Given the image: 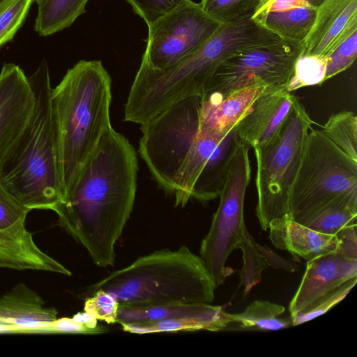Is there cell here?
<instances>
[{"label": "cell", "instance_id": "1", "mask_svg": "<svg viewBox=\"0 0 357 357\" xmlns=\"http://www.w3.org/2000/svg\"><path fill=\"white\" fill-rule=\"evenodd\" d=\"M137 171L135 148L111 127L71 190L54 209L59 225L100 267L114 264L115 244L135 203Z\"/></svg>", "mask_w": 357, "mask_h": 357}, {"label": "cell", "instance_id": "2", "mask_svg": "<svg viewBox=\"0 0 357 357\" xmlns=\"http://www.w3.org/2000/svg\"><path fill=\"white\" fill-rule=\"evenodd\" d=\"M199 104V96L183 98L141 125L140 157L176 206L209 202L223 158L220 142L230 130H201Z\"/></svg>", "mask_w": 357, "mask_h": 357}, {"label": "cell", "instance_id": "3", "mask_svg": "<svg viewBox=\"0 0 357 357\" xmlns=\"http://www.w3.org/2000/svg\"><path fill=\"white\" fill-rule=\"evenodd\" d=\"M111 86L110 75L100 61L81 60L52 89L62 200L112 127Z\"/></svg>", "mask_w": 357, "mask_h": 357}, {"label": "cell", "instance_id": "4", "mask_svg": "<svg viewBox=\"0 0 357 357\" xmlns=\"http://www.w3.org/2000/svg\"><path fill=\"white\" fill-rule=\"evenodd\" d=\"M29 80L35 96L31 119L0 165V181L23 206L52 210L62 201L50 70L43 61Z\"/></svg>", "mask_w": 357, "mask_h": 357}, {"label": "cell", "instance_id": "5", "mask_svg": "<svg viewBox=\"0 0 357 357\" xmlns=\"http://www.w3.org/2000/svg\"><path fill=\"white\" fill-rule=\"evenodd\" d=\"M216 287L200 257L186 246L139 257L89 287L112 295L119 305L146 307L211 303Z\"/></svg>", "mask_w": 357, "mask_h": 357}, {"label": "cell", "instance_id": "6", "mask_svg": "<svg viewBox=\"0 0 357 357\" xmlns=\"http://www.w3.org/2000/svg\"><path fill=\"white\" fill-rule=\"evenodd\" d=\"M354 192H357V160L312 128L289 191V213L306 225L335 199Z\"/></svg>", "mask_w": 357, "mask_h": 357}, {"label": "cell", "instance_id": "7", "mask_svg": "<svg viewBox=\"0 0 357 357\" xmlns=\"http://www.w3.org/2000/svg\"><path fill=\"white\" fill-rule=\"evenodd\" d=\"M313 123L298 102L277 136L267 145L254 149L257 166L256 215L264 231L273 220L289 213V191Z\"/></svg>", "mask_w": 357, "mask_h": 357}, {"label": "cell", "instance_id": "8", "mask_svg": "<svg viewBox=\"0 0 357 357\" xmlns=\"http://www.w3.org/2000/svg\"><path fill=\"white\" fill-rule=\"evenodd\" d=\"M250 149L248 145L238 143L219 195V206L209 231L201 243L200 258L216 287L234 273L225 264L232 251L238 248L246 227L243 206L251 176Z\"/></svg>", "mask_w": 357, "mask_h": 357}, {"label": "cell", "instance_id": "9", "mask_svg": "<svg viewBox=\"0 0 357 357\" xmlns=\"http://www.w3.org/2000/svg\"><path fill=\"white\" fill-rule=\"evenodd\" d=\"M303 47L280 38L238 50L217 68L202 95L224 97L255 86L285 89Z\"/></svg>", "mask_w": 357, "mask_h": 357}, {"label": "cell", "instance_id": "10", "mask_svg": "<svg viewBox=\"0 0 357 357\" xmlns=\"http://www.w3.org/2000/svg\"><path fill=\"white\" fill-rule=\"evenodd\" d=\"M223 24L188 0L148 26L141 63L158 70L171 66L199 50Z\"/></svg>", "mask_w": 357, "mask_h": 357}, {"label": "cell", "instance_id": "11", "mask_svg": "<svg viewBox=\"0 0 357 357\" xmlns=\"http://www.w3.org/2000/svg\"><path fill=\"white\" fill-rule=\"evenodd\" d=\"M35 96L23 70L4 63L0 71V165L26 129Z\"/></svg>", "mask_w": 357, "mask_h": 357}, {"label": "cell", "instance_id": "12", "mask_svg": "<svg viewBox=\"0 0 357 357\" xmlns=\"http://www.w3.org/2000/svg\"><path fill=\"white\" fill-rule=\"evenodd\" d=\"M357 277V261L337 250L307 261L300 285L291 299L290 314L307 310L319 299Z\"/></svg>", "mask_w": 357, "mask_h": 357}, {"label": "cell", "instance_id": "13", "mask_svg": "<svg viewBox=\"0 0 357 357\" xmlns=\"http://www.w3.org/2000/svg\"><path fill=\"white\" fill-rule=\"evenodd\" d=\"M298 102L285 89L266 91L255 100L237 123L239 141L253 149L267 145L279 133Z\"/></svg>", "mask_w": 357, "mask_h": 357}, {"label": "cell", "instance_id": "14", "mask_svg": "<svg viewBox=\"0 0 357 357\" xmlns=\"http://www.w3.org/2000/svg\"><path fill=\"white\" fill-rule=\"evenodd\" d=\"M357 31V0H326L317 10L302 56L326 58Z\"/></svg>", "mask_w": 357, "mask_h": 357}, {"label": "cell", "instance_id": "15", "mask_svg": "<svg viewBox=\"0 0 357 357\" xmlns=\"http://www.w3.org/2000/svg\"><path fill=\"white\" fill-rule=\"evenodd\" d=\"M57 311L23 283L0 297V333H50Z\"/></svg>", "mask_w": 357, "mask_h": 357}, {"label": "cell", "instance_id": "16", "mask_svg": "<svg viewBox=\"0 0 357 357\" xmlns=\"http://www.w3.org/2000/svg\"><path fill=\"white\" fill-rule=\"evenodd\" d=\"M317 10L304 0H264L251 18L283 40L303 43Z\"/></svg>", "mask_w": 357, "mask_h": 357}, {"label": "cell", "instance_id": "17", "mask_svg": "<svg viewBox=\"0 0 357 357\" xmlns=\"http://www.w3.org/2000/svg\"><path fill=\"white\" fill-rule=\"evenodd\" d=\"M269 90L273 89L255 86L224 97L214 94L202 95L198 109L199 128L215 132L231 130L247 114L255 100Z\"/></svg>", "mask_w": 357, "mask_h": 357}, {"label": "cell", "instance_id": "18", "mask_svg": "<svg viewBox=\"0 0 357 357\" xmlns=\"http://www.w3.org/2000/svg\"><path fill=\"white\" fill-rule=\"evenodd\" d=\"M268 229L269 238L275 248L307 261L337 249L335 235L320 233L300 224L289 213L273 220Z\"/></svg>", "mask_w": 357, "mask_h": 357}, {"label": "cell", "instance_id": "19", "mask_svg": "<svg viewBox=\"0 0 357 357\" xmlns=\"http://www.w3.org/2000/svg\"><path fill=\"white\" fill-rule=\"evenodd\" d=\"M31 210L23 206L0 181V249L19 257L35 258L42 250L25 227Z\"/></svg>", "mask_w": 357, "mask_h": 357}, {"label": "cell", "instance_id": "20", "mask_svg": "<svg viewBox=\"0 0 357 357\" xmlns=\"http://www.w3.org/2000/svg\"><path fill=\"white\" fill-rule=\"evenodd\" d=\"M228 324L227 312L222 310V307H220L212 312L202 315L163 319L152 322L121 324V325L124 331L137 334H146L201 330L220 331L226 329Z\"/></svg>", "mask_w": 357, "mask_h": 357}, {"label": "cell", "instance_id": "21", "mask_svg": "<svg viewBox=\"0 0 357 357\" xmlns=\"http://www.w3.org/2000/svg\"><path fill=\"white\" fill-rule=\"evenodd\" d=\"M285 308L268 301L257 300L241 313H227L229 325H235L238 331H269L293 326L290 317H284Z\"/></svg>", "mask_w": 357, "mask_h": 357}, {"label": "cell", "instance_id": "22", "mask_svg": "<svg viewBox=\"0 0 357 357\" xmlns=\"http://www.w3.org/2000/svg\"><path fill=\"white\" fill-rule=\"evenodd\" d=\"M89 0H43L38 5L34 30L49 36L70 26L86 12Z\"/></svg>", "mask_w": 357, "mask_h": 357}, {"label": "cell", "instance_id": "23", "mask_svg": "<svg viewBox=\"0 0 357 357\" xmlns=\"http://www.w3.org/2000/svg\"><path fill=\"white\" fill-rule=\"evenodd\" d=\"M220 306L209 303L171 304L146 307H129L119 305L117 323L135 324L163 319L193 317L212 312Z\"/></svg>", "mask_w": 357, "mask_h": 357}, {"label": "cell", "instance_id": "24", "mask_svg": "<svg viewBox=\"0 0 357 357\" xmlns=\"http://www.w3.org/2000/svg\"><path fill=\"white\" fill-rule=\"evenodd\" d=\"M357 192L335 199L305 226L320 233L335 235L344 227L356 223Z\"/></svg>", "mask_w": 357, "mask_h": 357}, {"label": "cell", "instance_id": "25", "mask_svg": "<svg viewBox=\"0 0 357 357\" xmlns=\"http://www.w3.org/2000/svg\"><path fill=\"white\" fill-rule=\"evenodd\" d=\"M354 160H357V117L351 111L333 114L320 130Z\"/></svg>", "mask_w": 357, "mask_h": 357}, {"label": "cell", "instance_id": "26", "mask_svg": "<svg viewBox=\"0 0 357 357\" xmlns=\"http://www.w3.org/2000/svg\"><path fill=\"white\" fill-rule=\"evenodd\" d=\"M255 239L244 228L238 248L242 250L243 266L240 271L239 287H244L245 296L261 280L262 271L268 267L255 245Z\"/></svg>", "mask_w": 357, "mask_h": 357}, {"label": "cell", "instance_id": "27", "mask_svg": "<svg viewBox=\"0 0 357 357\" xmlns=\"http://www.w3.org/2000/svg\"><path fill=\"white\" fill-rule=\"evenodd\" d=\"M264 0H201V7L214 19L229 23L252 17Z\"/></svg>", "mask_w": 357, "mask_h": 357}, {"label": "cell", "instance_id": "28", "mask_svg": "<svg viewBox=\"0 0 357 357\" xmlns=\"http://www.w3.org/2000/svg\"><path fill=\"white\" fill-rule=\"evenodd\" d=\"M326 66V58L300 55L285 90L292 92L303 87L322 84L325 82Z\"/></svg>", "mask_w": 357, "mask_h": 357}, {"label": "cell", "instance_id": "29", "mask_svg": "<svg viewBox=\"0 0 357 357\" xmlns=\"http://www.w3.org/2000/svg\"><path fill=\"white\" fill-rule=\"evenodd\" d=\"M34 0H7L0 8V48L13 40Z\"/></svg>", "mask_w": 357, "mask_h": 357}, {"label": "cell", "instance_id": "30", "mask_svg": "<svg viewBox=\"0 0 357 357\" xmlns=\"http://www.w3.org/2000/svg\"><path fill=\"white\" fill-rule=\"evenodd\" d=\"M356 282L357 277L347 281L337 289L324 296L307 310L290 314L293 326L303 324L328 312L346 297Z\"/></svg>", "mask_w": 357, "mask_h": 357}, {"label": "cell", "instance_id": "31", "mask_svg": "<svg viewBox=\"0 0 357 357\" xmlns=\"http://www.w3.org/2000/svg\"><path fill=\"white\" fill-rule=\"evenodd\" d=\"M357 54V31L340 44L327 57L324 81L349 68Z\"/></svg>", "mask_w": 357, "mask_h": 357}, {"label": "cell", "instance_id": "32", "mask_svg": "<svg viewBox=\"0 0 357 357\" xmlns=\"http://www.w3.org/2000/svg\"><path fill=\"white\" fill-rule=\"evenodd\" d=\"M119 303L110 294L102 289L93 292V296L86 298L84 311L91 314L98 320L107 324L117 323Z\"/></svg>", "mask_w": 357, "mask_h": 357}, {"label": "cell", "instance_id": "33", "mask_svg": "<svg viewBox=\"0 0 357 357\" xmlns=\"http://www.w3.org/2000/svg\"><path fill=\"white\" fill-rule=\"evenodd\" d=\"M147 26L188 0H126Z\"/></svg>", "mask_w": 357, "mask_h": 357}, {"label": "cell", "instance_id": "34", "mask_svg": "<svg viewBox=\"0 0 357 357\" xmlns=\"http://www.w3.org/2000/svg\"><path fill=\"white\" fill-rule=\"evenodd\" d=\"M335 236L337 240V249L344 257L357 261L356 223L347 225Z\"/></svg>", "mask_w": 357, "mask_h": 357}, {"label": "cell", "instance_id": "35", "mask_svg": "<svg viewBox=\"0 0 357 357\" xmlns=\"http://www.w3.org/2000/svg\"><path fill=\"white\" fill-rule=\"evenodd\" d=\"M255 245L268 266L284 269L289 272H295L299 270L300 266L297 264L282 257L270 248L261 245L256 241H255Z\"/></svg>", "mask_w": 357, "mask_h": 357}, {"label": "cell", "instance_id": "36", "mask_svg": "<svg viewBox=\"0 0 357 357\" xmlns=\"http://www.w3.org/2000/svg\"><path fill=\"white\" fill-rule=\"evenodd\" d=\"M50 333L98 334L95 330L75 321L73 318L56 319L50 326Z\"/></svg>", "mask_w": 357, "mask_h": 357}, {"label": "cell", "instance_id": "37", "mask_svg": "<svg viewBox=\"0 0 357 357\" xmlns=\"http://www.w3.org/2000/svg\"><path fill=\"white\" fill-rule=\"evenodd\" d=\"M73 319L75 321L81 323L89 328L96 331L98 334L108 331L107 328L98 325V319L85 311L84 312L77 313L73 316Z\"/></svg>", "mask_w": 357, "mask_h": 357}, {"label": "cell", "instance_id": "38", "mask_svg": "<svg viewBox=\"0 0 357 357\" xmlns=\"http://www.w3.org/2000/svg\"><path fill=\"white\" fill-rule=\"evenodd\" d=\"M311 6L318 8L321 4H323L326 0H304Z\"/></svg>", "mask_w": 357, "mask_h": 357}, {"label": "cell", "instance_id": "39", "mask_svg": "<svg viewBox=\"0 0 357 357\" xmlns=\"http://www.w3.org/2000/svg\"><path fill=\"white\" fill-rule=\"evenodd\" d=\"M0 267L1 268H8V265L6 261L3 259L1 256H0Z\"/></svg>", "mask_w": 357, "mask_h": 357}, {"label": "cell", "instance_id": "40", "mask_svg": "<svg viewBox=\"0 0 357 357\" xmlns=\"http://www.w3.org/2000/svg\"><path fill=\"white\" fill-rule=\"evenodd\" d=\"M7 0H0V8L6 3Z\"/></svg>", "mask_w": 357, "mask_h": 357}, {"label": "cell", "instance_id": "41", "mask_svg": "<svg viewBox=\"0 0 357 357\" xmlns=\"http://www.w3.org/2000/svg\"><path fill=\"white\" fill-rule=\"evenodd\" d=\"M43 0H34L37 5L40 4Z\"/></svg>", "mask_w": 357, "mask_h": 357}]
</instances>
